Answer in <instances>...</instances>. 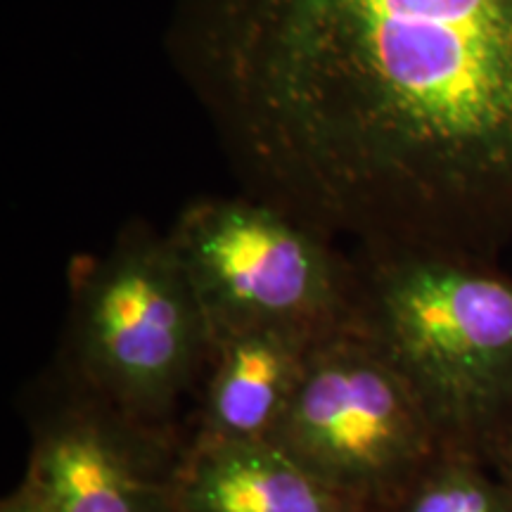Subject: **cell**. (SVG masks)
<instances>
[{
	"label": "cell",
	"mask_w": 512,
	"mask_h": 512,
	"mask_svg": "<svg viewBox=\"0 0 512 512\" xmlns=\"http://www.w3.org/2000/svg\"><path fill=\"white\" fill-rule=\"evenodd\" d=\"M489 467L501 477V482L508 486V491L512 494V432L491 453Z\"/></svg>",
	"instance_id": "8fae6325"
},
{
	"label": "cell",
	"mask_w": 512,
	"mask_h": 512,
	"mask_svg": "<svg viewBox=\"0 0 512 512\" xmlns=\"http://www.w3.org/2000/svg\"><path fill=\"white\" fill-rule=\"evenodd\" d=\"M0 512H48V508L43 505L41 498H38L36 491L22 479V482L3 498Z\"/></svg>",
	"instance_id": "30bf717a"
},
{
	"label": "cell",
	"mask_w": 512,
	"mask_h": 512,
	"mask_svg": "<svg viewBox=\"0 0 512 512\" xmlns=\"http://www.w3.org/2000/svg\"><path fill=\"white\" fill-rule=\"evenodd\" d=\"M354 328L411 389L444 451L489 465L512 432V278L425 247H358Z\"/></svg>",
	"instance_id": "7a4b0ae2"
},
{
	"label": "cell",
	"mask_w": 512,
	"mask_h": 512,
	"mask_svg": "<svg viewBox=\"0 0 512 512\" xmlns=\"http://www.w3.org/2000/svg\"><path fill=\"white\" fill-rule=\"evenodd\" d=\"M387 512H512V494L484 460L441 451Z\"/></svg>",
	"instance_id": "9c48e42d"
},
{
	"label": "cell",
	"mask_w": 512,
	"mask_h": 512,
	"mask_svg": "<svg viewBox=\"0 0 512 512\" xmlns=\"http://www.w3.org/2000/svg\"><path fill=\"white\" fill-rule=\"evenodd\" d=\"M24 482L48 512H178L188 434L117 411L60 370L31 394Z\"/></svg>",
	"instance_id": "8992f818"
},
{
	"label": "cell",
	"mask_w": 512,
	"mask_h": 512,
	"mask_svg": "<svg viewBox=\"0 0 512 512\" xmlns=\"http://www.w3.org/2000/svg\"><path fill=\"white\" fill-rule=\"evenodd\" d=\"M268 441L366 512H387L444 451L411 389L354 325L318 344Z\"/></svg>",
	"instance_id": "5b68a950"
},
{
	"label": "cell",
	"mask_w": 512,
	"mask_h": 512,
	"mask_svg": "<svg viewBox=\"0 0 512 512\" xmlns=\"http://www.w3.org/2000/svg\"><path fill=\"white\" fill-rule=\"evenodd\" d=\"M67 283L55 370L131 418L178 427V408L209 370L214 337L169 233L131 219L105 252L74 256Z\"/></svg>",
	"instance_id": "3957f363"
},
{
	"label": "cell",
	"mask_w": 512,
	"mask_h": 512,
	"mask_svg": "<svg viewBox=\"0 0 512 512\" xmlns=\"http://www.w3.org/2000/svg\"><path fill=\"white\" fill-rule=\"evenodd\" d=\"M166 53L245 192L358 247L512 240V0H176Z\"/></svg>",
	"instance_id": "6da1fadb"
},
{
	"label": "cell",
	"mask_w": 512,
	"mask_h": 512,
	"mask_svg": "<svg viewBox=\"0 0 512 512\" xmlns=\"http://www.w3.org/2000/svg\"><path fill=\"white\" fill-rule=\"evenodd\" d=\"M325 337L261 328L214 342L192 418V441H268Z\"/></svg>",
	"instance_id": "52a82bcc"
},
{
	"label": "cell",
	"mask_w": 512,
	"mask_h": 512,
	"mask_svg": "<svg viewBox=\"0 0 512 512\" xmlns=\"http://www.w3.org/2000/svg\"><path fill=\"white\" fill-rule=\"evenodd\" d=\"M166 233L214 342L261 328L335 335L354 325L356 259L278 204L252 192L195 197Z\"/></svg>",
	"instance_id": "277c9868"
},
{
	"label": "cell",
	"mask_w": 512,
	"mask_h": 512,
	"mask_svg": "<svg viewBox=\"0 0 512 512\" xmlns=\"http://www.w3.org/2000/svg\"><path fill=\"white\" fill-rule=\"evenodd\" d=\"M178 512H366L273 441H192L176 477Z\"/></svg>",
	"instance_id": "ba28073f"
}]
</instances>
